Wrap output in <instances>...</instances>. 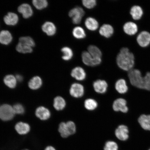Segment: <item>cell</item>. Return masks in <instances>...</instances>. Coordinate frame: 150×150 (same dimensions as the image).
I'll use <instances>...</instances> for the list:
<instances>
[{"label":"cell","mask_w":150,"mask_h":150,"mask_svg":"<svg viewBox=\"0 0 150 150\" xmlns=\"http://www.w3.org/2000/svg\"><path fill=\"white\" fill-rule=\"evenodd\" d=\"M138 121L144 130L150 131V114H142L138 118Z\"/></svg>","instance_id":"cell-15"},{"label":"cell","mask_w":150,"mask_h":150,"mask_svg":"<svg viewBox=\"0 0 150 150\" xmlns=\"http://www.w3.org/2000/svg\"><path fill=\"white\" fill-rule=\"evenodd\" d=\"M112 108L114 111L124 114L127 113L129 110L127 101L122 97H119L114 101Z\"/></svg>","instance_id":"cell-6"},{"label":"cell","mask_w":150,"mask_h":150,"mask_svg":"<svg viewBox=\"0 0 150 150\" xmlns=\"http://www.w3.org/2000/svg\"><path fill=\"white\" fill-rule=\"evenodd\" d=\"M44 150H56L55 148L53 146H49L45 149Z\"/></svg>","instance_id":"cell-40"},{"label":"cell","mask_w":150,"mask_h":150,"mask_svg":"<svg viewBox=\"0 0 150 150\" xmlns=\"http://www.w3.org/2000/svg\"><path fill=\"white\" fill-rule=\"evenodd\" d=\"M150 150V149H149V150Z\"/></svg>","instance_id":"cell-42"},{"label":"cell","mask_w":150,"mask_h":150,"mask_svg":"<svg viewBox=\"0 0 150 150\" xmlns=\"http://www.w3.org/2000/svg\"><path fill=\"white\" fill-rule=\"evenodd\" d=\"M69 92L71 96L75 98H81L84 94L83 86L79 83H74L71 86Z\"/></svg>","instance_id":"cell-10"},{"label":"cell","mask_w":150,"mask_h":150,"mask_svg":"<svg viewBox=\"0 0 150 150\" xmlns=\"http://www.w3.org/2000/svg\"><path fill=\"white\" fill-rule=\"evenodd\" d=\"M88 52L95 59H101L102 54V52L98 47L91 45L88 48Z\"/></svg>","instance_id":"cell-27"},{"label":"cell","mask_w":150,"mask_h":150,"mask_svg":"<svg viewBox=\"0 0 150 150\" xmlns=\"http://www.w3.org/2000/svg\"><path fill=\"white\" fill-rule=\"evenodd\" d=\"M124 32L129 36H134L138 33L137 25L134 22L129 21L124 24L123 27Z\"/></svg>","instance_id":"cell-11"},{"label":"cell","mask_w":150,"mask_h":150,"mask_svg":"<svg viewBox=\"0 0 150 150\" xmlns=\"http://www.w3.org/2000/svg\"><path fill=\"white\" fill-rule=\"evenodd\" d=\"M17 51L22 53H31L33 52L32 47L19 42L16 47Z\"/></svg>","instance_id":"cell-33"},{"label":"cell","mask_w":150,"mask_h":150,"mask_svg":"<svg viewBox=\"0 0 150 150\" xmlns=\"http://www.w3.org/2000/svg\"><path fill=\"white\" fill-rule=\"evenodd\" d=\"M16 78L17 81L20 82L22 81L23 79V77L20 75H17Z\"/></svg>","instance_id":"cell-39"},{"label":"cell","mask_w":150,"mask_h":150,"mask_svg":"<svg viewBox=\"0 0 150 150\" xmlns=\"http://www.w3.org/2000/svg\"><path fill=\"white\" fill-rule=\"evenodd\" d=\"M15 113L13 107L8 104L0 106V119L4 121H8L14 117Z\"/></svg>","instance_id":"cell-4"},{"label":"cell","mask_w":150,"mask_h":150,"mask_svg":"<svg viewBox=\"0 0 150 150\" xmlns=\"http://www.w3.org/2000/svg\"><path fill=\"white\" fill-rule=\"evenodd\" d=\"M144 76V89L150 91V72H148Z\"/></svg>","instance_id":"cell-37"},{"label":"cell","mask_w":150,"mask_h":150,"mask_svg":"<svg viewBox=\"0 0 150 150\" xmlns=\"http://www.w3.org/2000/svg\"><path fill=\"white\" fill-rule=\"evenodd\" d=\"M61 52L63 54L62 58L64 60L69 61L72 59L74 53L72 50L70 48L68 47H64L62 49Z\"/></svg>","instance_id":"cell-31"},{"label":"cell","mask_w":150,"mask_h":150,"mask_svg":"<svg viewBox=\"0 0 150 150\" xmlns=\"http://www.w3.org/2000/svg\"><path fill=\"white\" fill-rule=\"evenodd\" d=\"M119 145L117 142L112 140H108L105 142L103 150H119Z\"/></svg>","instance_id":"cell-32"},{"label":"cell","mask_w":150,"mask_h":150,"mask_svg":"<svg viewBox=\"0 0 150 150\" xmlns=\"http://www.w3.org/2000/svg\"><path fill=\"white\" fill-rule=\"evenodd\" d=\"M73 36L77 39H83L86 37V33L84 29L79 26L75 27L73 30Z\"/></svg>","instance_id":"cell-30"},{"label":"cell","mask_w":150,"mask_h":150,"mask_svg":"<svg viewBox=\"0 0 150 150\" xmlns=\"http://www.w3.org/2000/svg\"><path fill=\"white\" fill-rule=\"evenodd\" d=\"M19 42L31 47H34L35 45L34 41L31 37H21L19 39Z\"/></svg>","instance_id":"cell-34"},{"label":"cell","mask_w":150,"mask_h":150,"mask_svg":"<svg viewBox=\"0 0 150 150\" xmlns=\"http://www.w3.org/2000/svg\"><path fill=\"white\" fill-rule=\"evenodd\" d=\"M76 124L72 121H68L67 122H62L59 125V132L61 136L64 138L76 134Z\"/></svg>","instance_id":"cell-3"},{"label":"cell","mask_w":150,"mask_h":150,"mask_svg":"<svg viewBox=\"0 0 150 150\" xmlns=\"http://www.w3.org/2000/svg\"><path fill=\"white\" fill-rule=\"evenodd\" d=\"M15 129L17 132L21 135L27 134L30 130V127L28 123L19 122L16 124Z\"/></svg>","instance_id":"cell-23"},{"label":"cell","mask_w":150,"mask_h":150,"mask_svg":"<svg viewBox=\"0 0 150 150\" xmlns=\"http://www.w3.org/2000/svg\"><path fill=\"white\" fill-rule=\"evenodd\" d=\"M71 76L76 80L82 81L85 79L86 74L85 71L82 67H77L72 69L71 73Z\"/></svg>","instance_id":"cell-14"},{"label":"cell","mask_w":150,"mask_h":150,"mask_svg":"<svg viewBox=\"0 0 150 150\" xmlns=\"http://www.w3.org/2000/svg\"><path fill=\"white\" fill-rule=\"evenodd\" d=\"M15 114H22L25 112V109L22 105L20 104H16L13 107Z\"/></svg>","instance_id":"cell-38"},{"label":"cell","mask_w":150,"mask_h":150,"mask_svg":"<svg viewBox=\"0 0 150 150\" xmlns=\"http://www.w3.org/2000/svg\"><path fill=\"white\" fill-rule=\"evenodd\" d=\"M130 13L134 21H137L142 18L143 16L144 12L140 6L134 5L131 7Z\"/></svg>","instance_id":"cell-16"},{"label":"cell","mask_w":150,"mask_h":150,"mask_svg":"<svg viewBox=\"0 0 150 150\" xmlns=\"http://www.w3.org/2000/svg\"><path fill=\"white\" fill-rule=\"evenodd\" d=\"M93 87L96 92L99 94H104L107 91L108 85L105 81L99 79L93 82Z\"/></svg>","instance_id":"cell-13"},{"label":"cell","mask_w":150,"mask_h":150,"mask_svg":"<svg viewBox=\"0 0 150 150\" xmlns=\"http://www.w3.org/2000/svg\"><path fill=\"white\" fill-rule=\"evenodd\" d=\"M84 24L86 28L90 31L96 30L99 27L98 22L96 19L92 17H88L86 18Z\"/></svg>","instance_id":"cell-22"},{"label":"cell","mask_w":150,"mask_h":150,"mask_svg":"<svg viewBox=\"0 0 150 150\" xmlns=\"http://www.w3.org/2000/svg\"><path fill=\"white\" fill-rule=\"evenodd\" d=\"M5 85L10 88H14L16 87L17 80L16 77L12 75H7L4 79Z\"/></svg>","instance_id":"cell-28"},{"label":"cell","mask_w":150,"mask_h":150,"mask_svg":"<svg viewBox=\"0 0 150 150\" xmlns=\"http://www.w3.org/2000/svg\"><path fill=\"white\" fill-rule=\"evenodd\" d=\"M84 15L83 9L80 7H74L71 9L69 13V16L72 18L73 23L76 24L81 23Z\"/></svg>","instance_id":"cell-7"},{"label":"cell","mask_w":150,"mask_h":150,"mask_svg":"<svg viewBox=\"0 0 150 150\" xmlns=\"http://www.w3.org/2000/svg\"><path fill=\"white\" fill-rule=\"evenodd\" d=\"M4 20L7 25H15L18 23V18L17 15L14 13L9 12L4 17Z\"/></svg>","instance_id":"cell-21"},{"label":"cell","mask_w":150,"mask_h":150,"mask_svg":"<svg viewBox=\"0 0 150 150\" xmlns=\"http://www.w3.org/2000/svg\"><path fill=\"white\" fill-rule=\"evenodd\" d=\"M118 67L121 70L128 72L134 68L135 58L134 54L127 47L121 48L116 58Z\"/></svg>","instance_id":"cell-1"},{"label":"cell","mask_w":150,"mask_h":150,"mask_svg":"<svg viewBox=\"0 0 150 150\" xmlns=\"http://www.w3.org/2000/svg\"><path fill=\"white\" fill-rule=\"evenodd\" d=\"M18 11L25 18L31 17L33 14L32 8L30 6L27 4H23L20 6L18 7Z\"/></svg>","instance_id":"cell-17"},{"label":"cell","mask_w":150,"mask_h":150,"mask_svg":"<svg viewBox=\"0 0 150 150\" xmlns=\"http://www.w3.org/2000/svg\"><path fill=\"white\" fill-rule=\"evenodd\" d=\"M115 89L120 95H125L127 93L129 87L127 82L124 79L120 78L117 81L115 84Z\"/></svg>","instance_id":"cell-12"},{"label":"cell","mask_w":150,"mask_h":150,"mask_svg":"<svg viewBox=\"0 0 150 150\" xmlns=\"http://www.w3.org/2000/svg\"><path fill=\"white\" fill-rule=\"evenodd\" d=\"M99 31L102 36L109 38L113 34L114 30L113 28L110 24H104L101 26Z\"/></svg>","instance_id":"cell-18"},{"label":"cell","mask_w":150,"mask_h":150,"mask_svg":"<svg viewBox=\"0 0 150 150\" xmlns=\"http://www.w3.org/2000/svg\"><path fill=\"white\" fill-rule=\"evenodd\" d=\"M129 83L133 87L139 89H144V76L138 69L133 68L127 72Z\"/></svg>","instance_id":"cell-2"},{"label":"cell","mask_w":150,"mask_h":150,"mask_svg":"<svg viewBox=\"0 0 150 150\" xmlns=\"http://www.w3.org/2000/svg\"><path fill=\"white\" fill-rule=\"evenodd\" d=\"M82 3L86 8L92 9L96 6L97 2L95 0H83L82 1Z\"/></svg>","instance_id":"cell-36"},{"label":"cell","mask_w":150,"mask_h":150,"mask_svg":"<svg viewBox=\"0 0 150 150\" xmlns=\"http://www.w3.org/2000/svg\"><path fill=\"white\" fill-rule=\"evenodd\" d=\"M29 150L28 149H23V150Z\"/></svg>","instance_id":"cell-41"},{"label":"cell","mask_w":150,"mask_h":150,"mask_svg":"<svg viewBox=\"0 0 150 150\" xmlns=\"http://www.w3.org/2000/svg\"><path fill=\"white\" fill-rule=\"evenodd\" d=\"M42 84V81L38 76L34 77L28 83L29 87L31 89L37 90L40 88Z\"/></svg>","instance_id":"cell-26"},{"label":"cell","mask_w":150,"mask_h":150,"mask_svg":"<svg viewBox=\"0 0 150 150\" xmlns=\"http://www.w3.org/2000/svg\"><path fill=\"white\" fill-rule=\"evenodd\" d=\"M137 41L142 47H147L150 45V33L145 31L138 33L137 34Z\"/></svg>","instance_id":"cell-9"},{"label":"cell","mask_w":150,"mask_h":150,"mask_svg":"<svg viewBox=\"0 0 150 150\" xmlns=\"http://www.w3.org/2000/svg\"><path fill=\"white\" fill-rule=\"evenodd\" d=\"M12 35L7 30H3L0 33V43L5 45H8L12 40Z\"/></svg>","instance_id":"cell-24"},{"label":"cell","mask_w":150,"mask_h":150,"mask_svg":"<svg viewBox=\"0 0 150 150\" xmlns=\"http://www.w3.org/2000/svg\"><path fill=\"white\" fill-rule=\"evenodd\" d=\"M42 31L49 36H52L55 34L56 28L55 24L52 22H46L42 26Z\"/></svg>","instance_id":"cell-20"},{"label":"cell","mask_w":150,"mask_h":150,"mask_svg":"<svg viewBox=\"0 0 150 150\" xmlns=\"http://www.w3.org/2000/svg\"><path fill=\"white\" fill-rule=\"evenodd\" d=\"M54 107L58 111L62 110L66 106V102L62 97L57 96L54 99Z\"/></svg>","instance_id":"cell-25"},{"label":"cell","mask_w":150,"mask_h":150,"mask_svg":"<svg viewBox=\"0 0 150 150\" xmlns=\"http://www.w3.org/2000/svg\"><path fill=\"white\" fill-rule=\"evenodd\" d=\"M37 117L42 120H46L50 117V112L47 108L44 107L40 106L35 111Z\"/></svg>","instance_id":"cell-19"},{"label":"cell","mask_w":150,"mask_h":150,"mask_svg":"<svg viewBox=\"0 0 150 150\" xmlns=\"http://www.w3.org/2000/svg\"><path fill=\"white\" fill-rule=\"evenodd\" d=\"M82 61L84 64L90 67H95L100 64L102 59H95L88 51H84L81 55Z\"/></svg>","instance_id":"cell-8"},{"label":"cell","mask_w":150,"mask_h":150,"mask_svg":"<svg viewBox=\"0 0 150 150\" xmlns=\"http://www.w3.org/2000/svg\"><path fill=\"white\" fill-rule=\"evenodd\" d=\"M33 3L35 8L39 10L46 8L48 5L46 0H34Z\"/></svg>","instance_id":"cell-35"},{"label":"cell","mask_w":150,"mask_h":150,"mask_svg":"<svg viewBox=\"0 0 150 150\" xmlns=\"http://www.w3.org/2000/svg\"><path fill=\"white\" fill-rule=\"evenodd\" d=\"M84 105L86 109L89 111L95 110L98 106L97 101L92 98L86 99L84 101Z\"/></svg>","instance_id":"cell-29"},{"label":"cell","mask_w":150,"mask_h":150,"mask_svg":"<svg viewBox=\"0 0 150 150\" xmlns=\"http://www.w3.org/2000/svg\"><path fill=\"white\" fill-rule=\"evenodd\" d=\"M115 135L119 141H127L129 138V130L128 127L124 125H118L115 131Z\"/></svg>","instance_id":"cell-5"}]
</instances>
